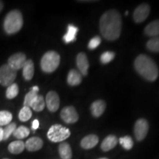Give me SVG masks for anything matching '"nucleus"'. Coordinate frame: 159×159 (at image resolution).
<instances>
[{
    "label": "nucleus",
    "instance_id": "nucleus-33",
    "mask_svg": "<svg viewBox=\"0 0 159 159\" xmlns=\"http://www.w3.org/2000/svg\"><path fill=\"white\" fill-rule=\"evenodd\" d=\"M100 43H101V38L99 36H95L90 40V41H89V43L88 47L89 49L93 50V49H95L97 47H98Z\"/></svg>",
    "mask_w": 159,
    "mask_h": 159
},
{
    "label": "nucleus",
    "instance_id": "nucleus-16",
    "mask_svg": "<svg viewBox=\"0 0 159 159\" xmlns=\"http://www.w3.org/2000/svg\"><path fill=\"white\" fill-rule=\"evenodd\" d=\"M34 63L32 60H27L22 67L23 77L26 80H30L34 75Z\"/></svg>",
    "mask_w": 159,
    "mask_h": 159
},
{
    "label": "nucleus",
    "instance_id": "nucleus-31",
    "mask_svg": "<svg viewBox=\"0 0 159 159\" xmlns=\"http://www.w3.org/2000/svg\"><path fill=\"white\" fill-rule=\"evenodd\" d=\"M115 57V53L114 52L107 51L103 52L100 56V61L103 64H107L112 61Z\"/></svg>",
    "mask_w": 159,
    "mask_h": 159
},
{
    "label": "nucleus",
    "instance_id": "nucleus-11",
    "mask_svg": "<svg viewBox=\"0 0 159 159\" xmlns=\"http://www.w3.org/2000/svg\"><path fill=\"white\" fill-rule=\"evenodd\" d=\"M45 103L47 108L51 112H55L58 110L60 106V98L57 92L54 91H49L46 96Z\"/></svg>",
    "mask_w": 159,
    "mask_h": 159
},
{
    "label": "nucleus",
    "instance_id": "nucleus-23",
    "mask_svg": "<svg viewBox=\"0 0 159 159\" xmlns=\"http://www.w3.org/2000/svg\"><path fill=\"white\" fill-rule=\"evenodd\" d=\"M45 99L43 98L42 95H37V97L33 99V101L32 102L30 107L32 109H33L35 111H38V112H40V111H42L45 108Z\"/></svg>",
    "mask_w": 159,
    "mask_h": 159
},
{
    "label": "nucleus",
    "instance_id": "nucleus-8",
    "mask_svg": "<svg viewBox=\"0 0 159 159\" xmlns=\"http://www.w3.org/2000/svg\"><path fill=\"white\" fill-rule=\"evenodd\" d=\"M61 117L63 122L67 124H73L78 121L79 116L76 109L73 106H66L62 109L61 112Z\"/></svg>",
    "mask_w": 159,
    "mask_h": 159
},
{
    "label": "nucleus",
    "instance_id": "nucleus-1",
    "mask_svg": "<svg viewBox=\"0 0 159 159\" xmlns=\"http://www.w3.org/2000/svg\"><path fill=\"white\" fill-rule=\"evenodd\" d=\"M99 30L102 35L108 41L119 39L122 30V17L116 10H110L103 14L99 20Z\"/></svg>",
    "mask_w": 159,
    "mask_h": 159
},
{
    "label": "nucleus",
    "instance_id": "nucleus-25",
    "mask_svg": "<svg viewBox=\"0 0 159 159\" xmlns=\"http://www.w3.org/2000/svg\"><path fill=\"white\" fill-rule=\"evenodd\" d=\"M13 115L7 111H0V126H6L11 122Z\"/></svg>",
    "mask_w": 159,
    "mask_h": 159
},
{
    "label": "nucleus",
    "instance_id": "nucleus-22",
    "mask_svg": "<svg viewBox=\"0 0 159 159\" xmlns=\"http://www.w3.org/2000/svg\"><path fill=\"white\" fill-rule=\"evenodd\" d=\"M25 149V144L22 141L17 140L11 142L8 145V150L12 154H19L23 152Z\"/></svg>",
    "mask_w": 159,
    "mask_h": 159
},
{
    "label": "nucleus",
    "instance_id": "nucleus-26",
    "mask_svg": "<svg viewBox=\"0 0 159 159\" xmlns=\"http://www.w3.org/2000/svg\"><path fill=\"white\" fill-rule=\"evenodd\" d=\"M32 111L29 107L24 106L19 111V119L21 122H27L32 117Z\"/></svg>",
    "mask_w": 159,
    "mask_h": 159
},
{
    "label": "nucleus",
    "instance_id": "nucleus-37",
    "mask_svg": "<svg viewBox=\"0 0 159 159\" xmlns=\"http://www.w3.org/2000/svg\"><path fill=\"white\" fill-rule=\"evenodd\" d=\"M3 7H4V4H3V2L0 1V12L2 11L3 9Z\"/></svg>",
    "mask_w": 159,
    "mask_h": 159
},
{
    "label": "nucleus",
    "instance_id": "nucleus-20",
    "mask_svg": "<svg viewBox=\"0 0 159 159\" xmlns=\"http://www.w3.org/2000/svg\"><path fill=\"white\" fill-rule=\"evenodd\" d=\"M58 152L62 159H71L72 158V151L68 143L63 142L59 145Z\"/></svg>",
    "mask_w": 159,
    "mask_h": 159
},
{
    "label": "nucleus",
    "instance_id": "nucleus-19",
    "mask_svg": "<svg viewBox=\"0 0 159 159\" xmlns=\"http://www.w3.org/2000/svg\"><path fill=\"white\" fill-rule=\"evenodd\" d=\"M144 33L148 36L150 37H158L159 35V20H155V21L150 22L149 25L146 26L144 29Z\"/></svg>",
    "mask_w": 159,
    "mask_h": 159
},
{
    "label": "nucleus",
    "instance_id": "nucleus-27",
    "mask_svg": "<svg viewBox=\"0 0 159 159\" xmlns=\"http://www.w3.org/2000/svg\"><path fill=\"white\" fill-rule=\"evenodd\" d=\"M147 48L152 52H159V37H155L149 40L146 44Z\"/></svg>",
    "mask_w": 159,
    "mask_h": 159
},
{
    "label": "nucleus",
    "instance_id": "nucleus-4",
    "mask_svg": "<svg viewBox=\"0 0 159 159\" xmlns=\"http://www.w3.org/2000/svg\"><path fill=\"white\" fill-rule=\"evenodd\" d=\"M61 57L55 51H49L43 55L41 60V68L46 73H52L59 66Z\"/></svg>",
    "mask_w": 159,
    "mask_h": 159
},
{
    "label": "nucleus",
    "instance_id": "nucleus-5",
    "mask_svg": "<svg viewBox=\"0 0 159 159\" xmlns=\"http://www.w3.org/2000/svg\"><path fill=\"white\" fill-rule=\"evenodd\" d=\"M70 130L61 125H54L47 132V138L52 142H61L70 136Z\"/></svg>",
    "mask_w": 159,
    "mask_h": 159
},
{
    "label": "nucleus",
    "instance_id": "nucleus-12",
    "mask_svg": "<svg viewBox=\"0 0 159 159\" xmlns=\"http://www.w3.org/2000/svg\"><path fill=\"white\" fill-rule=\"evenodd\" d=\"M76 62L79 72L82 75H84V76L87 75L89 68V63L86 55L83 52L79 53L77 56Z\"/></svg>",
    "mask_w": 159,
    "mask_h": 159
},
{
    "label": "nucleus",
    "instance_id": "nucleus-24",
    "mask_svg": "<svg viewBox=\"0 0 159 159\" xmlns=\"http://www.w3.org/2000/svg\"><path fill=\"white\" fill-rule=\"evenodd\" d=\"M30 129L27 128L25 126H20L19 128H16L14 133H13V136L18 139H22L27 138L30 135Z\"/></svg>",
    "mask_w": 159,
    "mask_h": 159
},
{
    "label": "nucleus",
    "instance_id": "nucleus-36",
    "mask_svg": "<svg viewBox=\"0 0 159 159\" xmlns=\"http://www.w3.org/2000/svg\"><path fill=\"white\" fill-rule=\"evenodd\" d=\"M32 90L33 91H37V92H39V88L37 86V85H35V86H33V88H32Z\"/></svg>",
    "mask_w": 159,
    "mask_h": 159
},
{
    "label": "nucleus",
    "instance_id": "nucleus-6",
    "mask_svg": "<svg viewBox=\"0 0 159 159\" xmlns=\"http://www.w3.org/2000/svg\"><path fill=\"white\" fill-rule=\"evenodd\" d=\"M17 71L5 64L0 67V84L3 86H9L13 84L16 77Z\"/></svg>",
    "mask_w": 159,
    "mask_h": 159
},
{
    "label": "nucleus",
    "instance_id": "nucleus-10",
    "mask_svg": "<svg viewBox=\"0 0 159 159\" xmlns=\"http://www.w3.org/2000/svg\"><path fill=\"white\" fill-rule=\"evenodd\" d=\"M26 61H27V58H26L25 54L22 52H18L13 54L9 57L7 65L11 68L17 71L19 69H22Z\"/></svg>",
    "mask_w": 159,
    "mask_h": 159
},
{
    "label": "nucleus",
    "instance_id": "nucleus-2",
    "mask_svg": "<svg viewBox=\"0 0 159 159\" xmlns=\"http://www.w3.org/2000/svg\"><path fill=\"white\" fill-rule=\"evenodd\" d=\"M134 67L137 72L148 81L153 82L158 77V68L156 63L147 55H140L134 61Z\"/></svg>",
    "mask_w": 159,
    "mask_h": 159
},
{
    "label": "nucleus",
    "instance_id": "nucleus-13",
    "mask_svg": "<svg viewBox=\"0 0 159 159\" xmlns=\"http://www.w3.org/2000/svg\"><path fill=\"white\" fill-rule=\"evenodd\" d=\"M25 148L30 152H35L42 148L43 142L39 137H32L25 142Z\"/></svg>",
    "mask_w": 159,
    "mask_h": 159
},
{
    "label": "nucleus",
    "instance_id": "nucleus-28",
    "mask_svg": "<svg viewBox=\"0 0 159 159\" xmlns=\"http://www.w3.org/2000/svg\"><path fill=\"white\" fill-rule=\"evenodd\" d=\"M19 86L16 83H13V84L9 85L7 87V91H6V97L9 99H14L19 94Z\"/></svg>",
    "mask_w": 159,
    "mask_h": 159
},
{
    "label": "nucleus",
    "instance_id": "nucleus-3",
    "mask_svg": "<svg viewBox=\"0 0 159 159\" xmlns=\"http://www.w3.org/2000/svg\"><path fill=\"white\" fill-rule=\"evenodd\" d=\"M23 26V16L18 10H13L7 13L4 21V30L9 35L15 34Z\"/></svg>",
    "mask_w": 159,
    "mask_h": 159
},
{
    "label": "nucleus",
    "instance_id": "nucleus-14",
    "mask_svg": "<svg viewBox=\"0 0 159 159\" xmlns=\"http://www.w3.org/2000/svg\"><path fill=\"white\" fill-rule=\"evenodd\" d=\"M99 142L98 136L94 134H90L85 136L80 142V146L85 150H89L94 148Z\"/></svg>",
    "mask_w": 159,
    "mask_h": 159
},
{
    "label": "nucleus",
    "instance_id": "nucleus-7",
    "mask_svg": "<svg viewBox=\"0 0 159 159\" xmlns=\"http://www.w3.org/2000/svg\"><path fill=\"white\" fill-rule=\"evenodd\" d=\"M149 130V124L144 119H139L134 125V135L136 140L139 142L144 140L148 135Z\"/></svg>",
    "mask_w": 159,
    "mask_h": 159
},
{
    "label": "nucleus",
    "instance_id": "nucleus-21",
    "mask_svg": "<svg viewBox=\"0 0 159 159\" xmlns=\"http://www.w3.org/2000/svg\"><path fill=\"white\" fill-rule=\"evenodd\" d=\"M77 32H78V28L77 27H75V25H69L68 26V29H67V33H66L63 38L64 42L69 43L75 41L76 40V35Z\"/></svg>",
    "mask_w": 159,
    "mask_h": 159
},
{
    "label": "nucleus",
    "instance_id": "nucleus-15",
    "mask_svg": "<svg viewBox=\"0 0 159 159\" xmlns=\"http://www.w3.org/2000/svg\"><path fill=\"white\" fill-rule=\"evenodd\" d=\"M106 108V103L105 101L99 100L94 101L91 105V112L94 117H99L102 115Z\"/></svg>",
    "mask_w": 159,
    "mask_h": 159
},
{
    "label": "nucleus",
    "instance_id": "nucleus-35",
    "mask_svg": "<svg viewBox=\"0 0 159 159\" xmlns=\"http://www.w3.org/2000/svg\"><path fill=\"white\" fill-rule=\"evenodd\" d=\"M4 139V130L3 128L0 127V142L3 141Z\"/></svg>",
    "mask_w": 159,
    "mask_h": 159
},
{
    "label": "nucleus",
    "instance_id": "nucleus-32",
    "mask_svg": "<svg viewBox=\"0 0 159 159\" xmlns=\"http://www.w3.org/2000/svg\"><path fill=\"white\" fill-rule=\"evenodd\" d=\"M37 95H38L37 91H35L33 90H31L30 92L27 93L25 97V100H24V106L29 107L30 108L32 102H33V99L37 97Z\"/></svg>",
    "mask_w": 159,
    "mask_h": 159
},
{
    "label": "nucleus",
    "instance_id": "nucleus-34",
    "mask_svg": "<svg viewBox=\"0 0 159 159\" xmlns=\"http://www.w3.org/2000/svg\"><path fill=\"white\" fill-rule=\"evenodd\" d=\"M39 122L38 119H35V120H33V124H32V128H33V130H37L38 128H39Z\"/></svg>",
    "mask_w": 159,
    "mask_h": 159
},
{
    "label": "nucleus",
    "instance_id": "nucleus-17",
    "mask_svg": "<svg viewBox=\"0 0 159 159\" xmlns=\"http://www.w3.org/2000/svg\"><path fill=\"white\" fill-rule=\"evenodd\" d=\"M82 82V75L76 69H71L69 71L67 77V83L71 86L78 85Z\"/></svg>",
    "mask_w": 159,
    "mask_h": 159
},
{
    "label": "nucleus",
    "instance_id": "nucleus-39",
    "mask_svg": "<svg viewBox=\"0 0 159 159\" xmlns=\"http://www.w3.org/2000/svg\"><path fill=\"white\" fill-rule=\"evenodd\" d=\"M3 159H9V158H3Z\"/></svg>",
    "mask_w": 159,
    "mask_h": 159
},
{
    "label": "nucleus",
    "instance_id": "nucleus-30",
    "mask_svg": "<svg viewBox=\"0 0 159 159\" xmlns=\"http://www.w3.org/2000/svg\"><path fill=\"white\" fill-rule=\"evenodd\" d=\"M16 124L15 122H11L10 124L6 125L5 128L3 129L4 130V139L3 140H7L9 137L14 133L16 129Z\"/></svg>",
    "mask_w": 159,
    "mask_h": 159
},
{
    "label": "nucleus",
    "instance_id": "nucleus-38",
    "mask_svg": "<svg viewBox=\"0 0 159 159\" xmlns=\"http://www.w3.org/2000/svg\"><path fill=\"white\" fill-rule=\"evenodd\" d=\"M99 159H108V158H99Z\"/></svg>",
    "mask_w": 159,
    "mask_h": 159
},
{
    "label": "nucleus",
    "instance_id": "nucleus-29",
    "mask_svg": "<svg viewBox=\"0 0 159 159\" xmlns=\"http://www.w3.org/2000/svg\"><path fill=\"white\" fill-rule=\"evenodd\" d=\"M119 143L125 150H130L134 147V141L129 136H125L119 139Z\"/></svg>",
    "mask_w": 159,
    "mask_h": 159
},
{
    "label": "nucleus",
    "instance_id": "nucleus-18",
    "mask_svg": "<svg viewBox=\"0 0 159 159\" xmlns=\"http://www.w3.org/2000/svg\"><path fill=\"white\" fill-rule=\"evenodd\" d=\"M118 143V139L114 135H109L102 141L101 144V149L105 152L112 150L116 146Z\"/></svg>",
    "mask_w": 159,
    "mask_h": 159
},
{
    "label": "nucleus",
    "instance_id": "nucleus-9",
    "mask_svg": "<svg viewBox=\"0 0 159 159\" xmlns=\"http://www.w3.org/2000/svg\"><path fill=\"white\" fill-rule=\"evenodd\" d=\"M150 12V7L148 4L143 3L135 9L134 19L136 23H142L148 17Z\"/></svg>",
    "mask_w": 159,
    "mask_h": 159
}]
</instances>
